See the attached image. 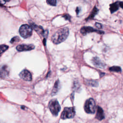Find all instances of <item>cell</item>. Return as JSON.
Listing matches in <instances>:
<instances>
[{
  "mask_svg": "<svg viewBox=\"0 0 123 123\" xmlns=\"http://www.w3.org/2000/svg\"><path fill=\"white\" fill-rule=\"evenodd\" d=\"M80 86L78 82L77 81H74L73 85V89L74 91H77L80 89Z\"/></svg>",
  "mask_w": 123,
  "mask_h": 123,
  "instance_id": "19",
  "label": "cell"
},
{
  "mask_svg": "<svg viewBox=\"0 0 123 123\" xmlns=\"http://www.w3.org/2000/svg\"><path fill=\"white\" fill-rule=\"evenodd\" d=\"M19 40H20L19 37H18L16 36V37H12V38L11 39V41H10V42H11V43L12 44V43H14V42H18V41H19Z\"/></svg>",
  "mask_w": 123,
  "mask_h": 123,
  "instance_id": "21",
  "label": "cell"
},
{
  "mask_svg": "<svg viewBox=\"0 0 123 123\" xmlns=\"http://www.w3.org/2000/svg\"><path fill=\"white\" fill-rule=\"evenodd\" d=\"M49 108L51 113L54 116H57L61 110V106L56 99L51 100L49 103Z\"/></svg>",
  "mask_w": 123,
  "mask_h": 123,
  "instance_id": "4",
  "label": "cell"
},
{
  "mask_svg": "<svg viewBox=\"0 0 123 123\" xmlns=\"http://www.w3.org/2000/svg\"><path fill=\"white\" fill-rule=\"evenodd\" d=\"M47 2L48 4L51 6H56V0H47Z\"/></svg>",
  "mask_w": 123,
  "mask_h": 123,
  "instance_id": "20",
  "label": "cell"
},
{
  "mask_svg": "<svg viewBox=\"0 0 123 123\" xmlns=\"http://www.w3.org/2000/svg\"><path fill=\"white\" fill-rule=\"evenodd\" d=\"M95 26L98 28H102V25L100 23H95Z\"/></svg>",
  "mask_w": 123,
  "mask_h": 123,
  "instance_id": "23",
  "label": "cell"
},
{
  "mask_svg": "<svg viewBox=\"0 0 123 123\" xmlns=\"http://www.w3.org/2000/svg\"><path fill=\"white\" fill-rule=\"evenodd\" d=\"M96 104L94 99L92 98L87 99L84 105V110L87 113H94L96 111Z\"/></svg>",
  "mask_w": 123,
  "mask_h": 123,
  "instance_id": "2",
  "label": "cell"
},
{
  "mask_svg": "<svg viewBox=\"0 0 123 123\" xmlns=\"http://www.w3.org/2000/svg\"><path fill=\"white\" fill-rule=\"evenodd\" d=\"M119 1H117L114 3H113L111 4H110V12L111 13L114 12H115L117 11L119 8Z\"/></svg>",
  "mask_w": 123,
  "mask_h": 123,
  "instance_id": "13",
  "label": "cell"
},
{
  "mask_svg": "<svg viewBox=\"0 0 123 123\" xmlns=\"http://www.w3.org/2000/svg\"><path fill=\"white\" fill-rule=\"evenodd\" d=\"M8 48H9V47L7 45H0V57L1 56V54L3 52H4Z\"/></svg>",
  "mask_w": 123,
  "mask_h": 123,
  "instance_id": "18",
  "label": "cell"
},
{
  "mask_svg": "<svg viewBox=\"0 0 123 123\" xmlns=\"http://www.w3.org/2000/svg\"><path fill=\"white\" fill-rule=\"evenodd\" d=\"M86 83L87 85L93 87L98 86V82L96 80H86Z\"/></svg>",
  "mask_w": 123,
  "mask_h": 123,
  "instance_id": "15",
  "label": "cell"
},
{
  "mask_svg": "<svg viewBox=\"0 0 123 123\" xmlns=\"http://www.w3.org/2000/svg\"><path fill=\"white\" fill-rule=\"evenodd\" d=\"M5 1V2H8V1H9L10 0H4Z\"/></svg>",
  "mask_w": 123,
  "mask_h": 123,
  "instance_id": "26",
  "label": "cell"
},
{
  "mask_svg": "<svg viewBox=\"0 0 123 123\" xmlns=\"http://www.w3.org/2000/svg\"><path fill=\"white\" fill-rule=\"evenodd\" d=\"M34 48L35 46L32 44H21L16 47V49L19 51H29L33 49Z\"/></svg>",
  "mask_w": 123,
  "mask_h": 123,
  "instance_id": "9",
  "label": "cell"
},
{
  "mask_svg": "<svg viewBox=\"0 0 123 123\" xmlns=\"http://www.w3.org/2000/svg\"><path fill=\"white\" fill-rule=\"evenodd\" d=\"M95 117L99 121L103 120L105 118L104 111L103 109L99 106H97V113Z\"/></svg>",
  "mask_w": 123,
  "mask_h": 123,
  "instance_id": "12",
  "label": "cell"
},
{
  "mask_svg": "<svg viewBox=\"0 0 123 123\" xmlns=\"http://www.w3.org/2000/svg\"><path fill=\"white\" fill-rule=\"evenodd\" d=\"M75 113V109L74 107H65L61 114L62 119L72 118Z\"/></svg>",
  "mask_w": 123,
  "mask_h": 123,
  "instance_id": "5",
  "label": "cell"
},
{
  "mask_svg": "<svg viewBox=\"0 0 123 123\" xmlns=\"http://www.w3.org/2000/svg\"><path fill=\"white\" fill-rule=\"evenodd\" d=\"M63 17H64V19H65L66 20H69V21L70 20L71 17H70V16L69 14H65V15H64L63 16Z\"/></svg>",
  "mask_w": 123,
  "mask_h": 123,
  "instance_id": "22",
  "label": "cell"
},
{
  "mask_svg": "<svg viewBox=\"0 0 123 123\" xmlns=\"http://www.w3.org/2000/svg\"><path fill=\"white\" fill-rule=\"evenodd\" d=\"M80 32L83 35H86L87 33H91V32H97L100 34L104 33V32L103 31L98 30L90 26H84L82 27L81 29H80Z\"/></svg>",
  "mask_w": 123,
  "mask_h": 123,
  "instance_id": "6",
  "label": "cell"
},
{
  "mask_svg": "<svg viewBox=\"0 0 123 123\" xmlns=\"http://www.w3.org/2000/svg\"><path fill=\"white\" fill-rule=\"evenodd\" d=\"M92 62L95 67L98 68H103L105 66V64L102 62L98 57H94L92 59Z\"/></svg>",
  "mask_w": 123,
  "mask_h": 123,
  "instance_id": "11",
  "label": "cell"
},
{
  "mask_svg": "<svg viewBox=\"0 0 123 123\" xmlns=\"http://www.w3.org/2000/svg\"><path fill=\"white\" fill-rule=\"evenodd\" d=\"M69 34V31L68 27H65L61 28L53 34L51 37V40L54 44H59L67 38Z\"/></svg>",
  "mask_w": 123,
  "mask_h": 123,
  "instance_id": "1",
  "label": "cell"
},
{
  "mask_svg": "<svg viewBox=\"0 0 123 123\" xmlns=\"http://www.w3.org/2000/svg\"><path fill=\"white\" fill-rule=\"evenodd\" d=\"M119 6L121 8L123 9V1H119Z\"/></svg>",
  "mask_w": 123,
  "mask_h": 123,
  "instance_id": "25",
  "label": "cell"
},
{
  "mask_svg": "<svg viewBox=\"0 0 123 123\" xmlns=\"http://www.w3.org/2000/svg\"><path fill=\"white\" fill-rule=\"evenodd\" d=\"M60 88V82L59 80L56 81L54 84V85L53 86V89L51 91V95H54L56 94L57 93L58 91H59V89Z\"/></svg>",
  "mask_w": 123,
  "mask_h": 123,
  "instance_id": "14",
  "label": "cell"
},
{
  "mask_svg": "<svg viewBox=\"0 0 123 123\" xmlns=\"http://www.w3.org/2000/svg\"><path fill=\"white\" fill-rule=\"evenodd\" d=\"M9 74V69L7 65L2 64L0 65V77L5 78Z\"/></svg>",
  "mask_w": 123,
  "mask_h": 123,
  "instance_id": "7",
  "label": "cell"
},
{
  "mask_svg": "<svg viewBox=\"0 0 123 123\" xmlns=\"http://www.w3.org/2000/svg\"><path fill=\"white\" fill-rule=\"evenodd\" d=\"M80 11V8L79 7H77L76 9V12L77 15L79 14Z\"/></svg>",
  "mask_w": 123,
  "mask_h": 123,
  "instance_id": "24",
  "label": "cell"
},
{
  "mask_svg": "<svg viewBox=\"0 0 123 123\" xmlns=\"http://www.w3.org/2000/svg\"><path fill=\"white\" fill-rule=\"evenodd\" d=\"M109 70L112 72H120L121 71V68L119 66H114L110 67Z\"/></svg>",
  "mask_w": 123,
  "mask_h": 123,
  "instance_id": "17",
  "label": "cell"
},
{
  "mask_svg": "<svg viewBox=\"0 0 123 123\" xmlns=\"http://www.w3.org/2000/svg\"><path fill=\"white\" fill-rule=\"evenodd\" d=\"M19 32L22 37L25 38H27L32 35V28L31 26L28 25H23L20 27Z\"/></svg>",
  "mask_w": 123,
  "mask_h": 123,
  "instance_id": "3",
  "label": "cell"
},
{
  "mask_svg": "<svg viewBox=\"0 0 123 123\" xmlns=\"http://www.w3.org/2000/svg\"><path fill=\"white\" fill-rule=\"evenodd\" d=\"M19 76L22 79L27 81H30L32 80V75L30 72L28 70L25 69L23 70L19 74Z\"/></svg>",
  "mask_w": 123,
  "mask_h": 123,
  "instance_id": "8",
  "label": "cell"
},
{
  "mask_svg": "<svg viewBox=\"0 0 123 123\" xmlns=\"http://www.w3.org/2000/svg\"><path fill=\"white\" fill-rule=\"evenodd\" d=\"M30 25L32 27V28L34 30H35L36 32H37L39 34L42 35L43 37H45V35H47V34H46L45 33L47 32V31H44V30H43V28L41 26H38V25L35 24L34 23H30Z\"/></svg>",
  "mask_w": 123,
  "mask_h": 123,
  "instance_id": "10",
  "label": "cell"
},
{
  "mask_svg": "<svg viewBox=\"0 0 123 123\" xmlns=\"http://www.w3.org/2000/svg\"><path fill=\"white\" fill-rule=\"evenodd\" d=\"M98 12V10L97 9V8L96 7H95L93 8V9L92 11L91 12L90 14L89 15V16L86 18V20L93 19L94 16L97 14Z\"/></svg>",
  "mask_w": 123,
  "mask_h": 123,
  "instance_id": "16",
  "label": "cell"
}]
</instances>
